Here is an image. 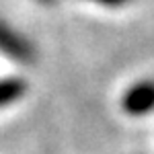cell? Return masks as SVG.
<instances>
[{"label": "cell", "mask_w": 154, "mask_h": 154, "mask_svg": "<svg viewBox=\"0 0 154 154\" xmlns=\"http://www.w3.org/2000/svg\"><path fill=\"white\" fill-rule=\"evenodd\" d=\"M0 51L17 62H31L33 60L31 43L4 23H0Z\"/></svg>", "instance_id": "obj_1"}, {"label": "cell", "mask_w": 154, "mask_h": 154, "mask_svg": "<svg viewBox=\"0 0 154 154\" xmlns=\"http://www.w3.org/2000/svg\"><path fill=\"white\" fill-rule=\"evenodd\" d=\"M123 107L131 115H142L154 109V82H140L123 97Z\"/></svg>", "instance_id": "obj_2"}, {"label": "cell", "mask_w": 154, "mask_h": 154, "mask_svg": "<svg viewBox=\"0 0 154 154\" xmlns=\"http://www.w3.org/2000/svg\"><path fill=\"white\" fill-rule=\"evenodd\" d=\"M25 95V82L19 78H6L0 80V107H6L14 103L17 99Z\"/></svg>", "instance_id": "obj_3"}, {"label": "cell", "mask_w": 154, "mask_h": 154, "mask_svg": "<svg viewBox=\"0 0 154 154\" xmlns=\"http://www.w3.org/2000/svg\"><path fill=\"white\" fill-rule=\"evenodd\" d=\"M97 2H103V4H121V2H125V0H97Z\"/></svg>", "instance_id": "obj_4"}]
</instances>
